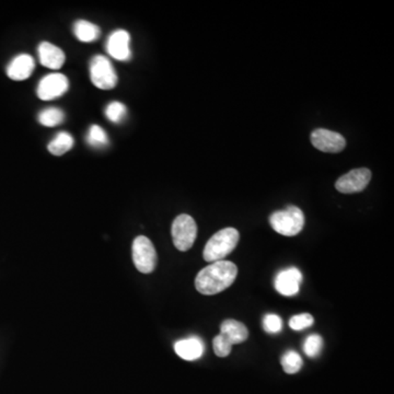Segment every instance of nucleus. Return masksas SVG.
<instances>
[{
	"label": "nucleus",
	"instance_id": "nucleus-1",
	"mask_svg": "<svg viewBox=\"0 0 394 394\" xmlns=\"http://www.w3.org/2000/svg\"><path fill=\"white\" fill-rule=\"evenodd\" d=\"M237 275L238 267L232 262L224 260L213 262L197 274L195 287L202 295L213 296L234 284Z\"/></svg>",
	"mask_w": 394,
	"mask_h": 394
},
{
	"label": "nucleus",
	"instance_id": "nucleus-2",
	"mask_svg": "<svg viewBox=\"0 0 394 394\" xmlns=\"http://www.w3.org/2000/svg\"><path fill=\"white\" fill-rule=\"evenodd\" d=\"M240 234L234 228H225L213 234L204 248V260L207 262L221 261L236 249Z\"/></svg>",
	"mask_w": 394,
	"mask_h": 394
},
{
	"label": "nucleus",
	"instance_id": "nucleus-3",
	"mask_svg": "<svg viewBox=\"0 0 394 394\" xmlns=\"http://www.w3.org/2000/svg\"><path fill=\"white\" fill-rule=\"evenodd\" d=\"M269 224L281 236H297L304 229V215L302 209L290 205L286 209L272 213Z\"/></svg>",
	"mask_w": 394,
	"mask_h": 394
},
{
	"label": "nucleus",
	"instance_id": "nucleus-4",
	"mask_svg": "<svg viewBox=\"0 0 394 394\" xmlns=\"http://www.w3.org/2000/svg\"><path fill=\"white\" fill-rule=\"evenodd\" d=\"M171 234L176 249L182 252L188 251L197 237V225L193 217L182 213L174 219Z\"/></svg>",
	"mask_w": 394,
	"mask_h": 394
},
{
	"label": "nucleus",
	"instance_id": "nucleus-5",
	"mask_svg": "<svg viewBox=\"0 0 394 394\" xmlns=\"http://www.w3.org/2000/svg\"><path fill=\"white\" fill-rule=\"evenodd\" d=\"M90 79L101 90H111L118 85V73L110 59L104 55H96L91 59Z\"/></svg>",
	"mask_w": 394,
	"mask_h": 394
},
{
	"label": "nucleus",
	"instance_id": "nucleus-6",
	"mask_svg": "<svg viewBox=\"0 0 394 394\" xmlns=\"http://www.w3.org/2000/svg\"><path fill=\"white\" fill-rule=\"evenodd\" d=\"M132 253L136 269L141 273L149 274L155 271L158 258L153 242L147 237L139 236L134 240Z\"/></svg>",
	"mask_w": 394,
	"mask_h": 394
},
{
	"label": "nucleus",
	"instance_id": "nucleus-7",
	"mask_svg": "<svg viewBox=\"0 0 394 394\" xmlns=\"http://www.w3.org/2000/svg\"><path fill=\"white\" fill-rule=\"evenodd\" d=\"M69 81L63 73H54L41 79L36 94L43 101L54 100L67 92Z\"/></svg>",
	"mask_w": 394,
	"mask_h": 394
},
{
	"label": "nucleus",
	"instance_id": "nucleus-8",
	"mask_svg": "<svg viewBox=\"0 0 394 394\" xmlns=\"http://www.w3.org/2000/svg\"><path fill=\"white\" fill-rule=\"evenodd\" d=\"M372 180V171L367 168L354 169L349 174L337 178L335 188L344 194L358 193L364 191Z\"/></svg>",
	"mask_w": 394,
	"mask_h": 394
},
{
	"label": "nucleus",
	"instance_id": "nucleus-9",
	"mask_svg": "<svg viewBox=\"0 0 394 394\" xmlns=\"http://www.w3.org/2000/svg\"><path fill=\"white\" fill-rule=\"evenodd\" d=\"M312 145L318 150L323 153H337L344 150L346 146V141L341 134L337 132L329 131L325 128H316L312 132L311 136Z\"/></svg>",
	"mask_w": 394,
	"mask_h": 394
},
{
	"label": "nucleus",
	"instance_id": "nucleus-10",
	"mask_svg": "<svg viewBox=\"0 0 394 394\" xmlns=\"http://www.w3.org/2000/svg\"><path fill=\"white\" fill-rule=\"evenodd\" d=\"M106 52L116 61H129L132 58L129 33L125 30H116L111 33L106 42Z\"/></svg>",
	"mask_w": 394,
	"mask_h": 394
},
{
	"label": "nucleus",
	"instance_id": "nucleus-11",
	"mask_svg": "<svg viewBox=\"0 0 394 394\" xmlns=\"http://www.w3.org/2000/svg\"><path fill=\"white\" fill-rule=\"evenodd\" d=\"M302 283V272L296 267H289L277 274L275 277V289L283 296H295L298 294Z\"/></svg>",
	"mask_w": 394,
	"mask_h": 394
},
{
	"label": "nucleus",
	"instance_id": "nucleus-12",
	"mask_svg": "<svg viewBox=\"0 0 394 394\" xmlns=\"http://www.w3.org/2000/svg\"><path fill=\"white\" fill-rule=\"evenodd\" d=\"M36 68V63L32 56L28 54H20L15 56L7 67V75L9 78L15 81L28 79Z\"/></svg>",
	"mask_w": 394,
	"mask_h": 394
},
{
	"label": "nucleus",
	"instance_id": "nucleus-13",
	"mask_svg": "<svg viewBox=\"0 0 394 394\" xmlns=\"http://www.w3.org/2000/svg\"><path fill=\"white\" fill-rule=\"evenodd\" d=\"M40 63L44 67L57 71L65 64L66 56L63 50L52 43L42 42L38 48Z\"/></svg>",
	"mask_w": 394,
	"mask_h": 394
},
{
	"label": "nucleus",
	"instance_id": "nucleus-14",
	"mask_svg": "<svg viewBox=\"0 0 394 394\" xmlns=\"http://www.w3.org/2000/svg\"><path fill=\"white\" fill-rule=\"evenodd\" d=\"M174 351L178 356L181 357L184 360L192 362L203 356L205 346L199 337H193L176 342L174 344Z\"/></svg>",
	"mask_w": 394,
	"mask_h": 394
},
{
	"label": "nucleus",
	"instance_id": "nucleus-15",
	"mask_svg": "<svg viewBox=\"0 0 394 394\" xmlns=\"http://www.w3.org/2000/svg\"><path fill=\"white\" fill-rule=\"evenodd\" d=\"M220 334H223L232 346L234 344H240L249 337V331L246 325L237 320H226L220 325Z\"/></svg>",
	"mask_w": 394,
	"mask_h": 394
},
{
	"label": "nucleus",
	"instance_id": "nucleus-16",
	"mask_svg": "<svg viewBox=\"0 0 394 394\" xmlns=\"http://www.w3.org/2000/svg\"><path fill=\"white\" fill-rule=\"evenodd\" d=\"M73 33L80 42L90 43L98 40L101 30L98 25L85 20L76 21L73 24Z\"/></svg>",
	"mask_w": 394,
	"mask_h": 394
},
{
	"label": "nucleus",
	"instance_id": "nucleus-17",
	"mask_svg": "<svg viewBox=\"0 0 394 394\" xmlns=\"http://www.w3.org/2000/svg\"><path fill=\"white\" fill-rule=\"evenodd\" d=\"M73 147V137L69 133L61 132L48 143V148L54 156H63Z\"/></svg>",
	"mask_w": 394,
	"mask_h": 394
},
{
	"label": "nucleus",
	"instance_id": "nucleus-18",
	"mask_svg": "<svg viewBox=\"0 0 394 394\" xmlns=\"http://www.w3.org/2000/svg\"><path fill=\"white\" fill-rule=\"evenodd\" d=\"M64 118L65 114L63 111L57 108H48L38 114V122L46 127H55L63 123Z\"/></svg>",
	"mask_w": 394,
	"mask_h": 394
},
{
	"label": "nucleus",
	"instance_id": "nucleus-19",
	"mask_svg": "<svg viewBox=\"0 0 394 394\" xmlns=\"http://www.w3.org/2000/svg\"><path fill=\"white\" fill-rule=\"evenodd\" d=\"M281 367L286 374H297L299 370H302L304 360L302 356L295 351H288L281 357Z\"/></svg>",
	"mask_w": 394,
	"mask_h": 394
},
{
	"label": "nucleus",
	"instance_id": "nucleus-20",
	"mask_svg": "<svg viewBox=\"0 0 394 394\" xmlns=\"http://www.w3.org/2000/svg\"><path fill=\"white\" fill-rule=\"evenodd\" d=\"M87 143L92 147H96V148L106 147L108 143V134L101 126L92 125L89 129L88 135H87Z\"/></svg>",
	"mask_w": 394,
	"mask_h": 394
},
{
	"label": "nucleus",
	"instance_id": "nucleus-21",
	"mask_svg": "<svg viewBox=\"0 0 394 394\" xmlns=\"http://www.w3.org/2000/svg\"><path fill=\"white\" fill-rule=\"evenodd\" d=\"M126 113H127V108L122 102H118V101L111 102L106 108V118L112 123H121L125 118Z\"/></svg>",
	"mask_w": 394,
	"mask_h": 394
},
{
	"label": "nucleus",
	"instance_id": "nucleus-22",
	"mask_svg": "<svg viewBox=\"0 0 394 394\" xmlns=\"http://www.w3.org/2000/svg\"><path fill=\"white\" fill-rule=\"evenodd\" d=\"M323 347V339L318 334H312L307 337L304 343V352L310 358L319 356Z\"/></svg>",
	"mask_w": 394,
	"mask_h": 394
},
{
	"label": "nucleus",
	"instance_id": "nucleus-23",
	"mask_svg": "<svg viewBox=\"0 0 394 394\" xmlns=\"http://www.w3.org/2000/svg\"><path fill=\"white\" fill-rule=\"evenodd\" d=\"M314 316L310 314H297L289 320V327L295 331H302L314 325Z\"/></svg>",
	"mask_w": 394,
	"mask_h": 394
},
{
	"label": "nucleus",
	"instance_id": "nucleus-24",
	"mask_svg": "<svg viewBox=\"0 0 394 394\" xmlns=\"http://www.w3.org/2000/svg\"><path fill=\"white\" fill-rule=\"evenodd\" d=\"M213 352L218 357H227L231 353L232 344L223 335L219 334L213 339Z\"/></svg>",
	"mask_w": 394,
	"mask_h": 394
},
{
	"label": "nucleus",
	"instance_id": "nucleus-25",
	"mask_svg": "<svg viewBox=\"0 0 394 394\" xmlns=\"http://www.w3.org/2000/svg\"><path fill=\"white\" fill-rule=\"evenodd\" d=\"M263 328L267 333L277 334L283 329V321L277 314H267L264 316Z\"/></svg>",
	"mask_w": 394,
	"mask_h": 394
}]
</instances>
